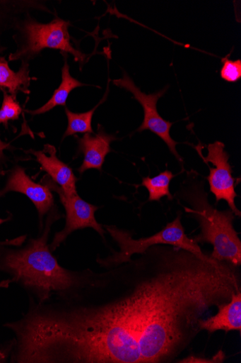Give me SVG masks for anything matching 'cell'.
Wrapping results in <instances>:
<instances>
[{
	"instance_id": "cell-1",
	"label": "cell",
	"mask_w": 241,
	"mask_h": 363,
	"mask_svg": "<svg viewBox=\"0 0 241 363\" xmlns=\"http://www.w3.org/2000/svg\"><path fill=\"white\" fill-rule=\"evenodd\" d=\"M118 267L82 279L77 305L53 319L69 361L175 362L201 332L199 320L241 291L238 267L175 246Z\"/></svg>"
},
{
	"instance_id": "cell-2",
	"label": "cell",
	"mask_w": 241,
	"mask_h": 363,
	"mask_svg": "<svg viewBox=\"0 0 241 363\" xmlns=\"http://www.w3.org/2000/svg\"><path fill=\"white\" fill-rule=\"evenodd\" d=\"M174 198L185 203L181 204L185 213L199 224L200 233L193 240L198 245H211L213 247L211 257L240 267L241 241L233 225L235 216L230 209L221 211L210 203L208 194L204 190V182L197 173H187Z\"/></svg>"
},
{
	"instance_id": "cell-3",
	"label": "cell",
	"mask_w": 241,
	"mask_h": 363,
	"mask_svg": "<svg viewBox=\"0 0 241 363\" xmlns=\"http://www.w3.org/2000/svg\"><path fill=\"white\" fill-rule=\"evenodd\" d=\"M53 220L49 219L44 235L32 240L23 250L12 251L5 258V266L25 286L40 289L47 293L65 291L77 286L80 279L61 267L47 245Z\"/></svg>"
},
{
	"instance_id": "cell-4",
	"label": "cell",
	"mask_w": 241,
	"mask_h": 363,
	"mask_svg": "<svg viewBox=\"0 0 241 363\" xmlns=\"http://www.w3.org/2000/svg\"><path fill=\"white\" fill-rule=\"evenodd\" d=\"M71 23L56 17L48 23L38 22L28 13L15 24L13 40L17 48L9 55L10 61L28 62L38 57L45 49L71 54L81 67L88 61V55L75 48L74 39L69 33Z\"/></svg>"
},
{
	"instance_id": "cell-5",
	"label": "cell",
	"mask_w": 241,
	"mask_h": 363,
	"mask_svg": "<svg viewBox=\"0 0 241 363\" xmlns=\"http://www.w3.org/2000/svg\"><path fill=\"white\" fill-rule=\"evenodd\" d=\"M181 212L172 222L167 223L159 233L149 238L134 240L126 230L113 225H105L113 240L117 243L119 251L114 252L112 255L106 259H98L100 266L105 268H114L122 264L131 261L135 254L141 255L150 247L166 245L175 246L188 250L194 255L206 257L208 255L204 253L199 245L186 235L185 229L182 223Z\"/></svg>"
},
{
	"instance_id": "cell-6",
	"label": "cell",
	"mask_w": 241,
	"mask_h": 363,
	"mask_svg": "<svg viewBox=\"0 0 241 363\" xmlns=\"http://www.w3.org/2000/svg\"><path fill=\"white\" fill-rule=\"evenodd\" d=\"M51 190L58 193L60 201L66 211V224L61 232L56 234L54 241L51 245V249L55 250L75 230L91 228L102 238H105V230L99 224L95 213L99 209L98 207L90 204L82 199L78 194L67 195L61 189L54 183L48 176L42 180Z\"/></svg>"
},
{
	"instance_id": "cell-7",
	"label": "cell",
	"mask_w": 241,
	"mask_h": 363,
	"mask_svg": "<svg viewBox=\"0 0 241 363\" xmlns=\"http://www.w3.org/2000/svg\"><path fill=\"white\" fill-rule=\"evenodd\" d=\"M225 145L221 142H216L206 146L208 155L204 157L199 153L206 164L212 163L213 168L208 164L210 174L208 179L211 191L215 195L216 203L221 201L227 202L230 210L235 217H240V211L235 206V198L237 194L235 187L240 182V179L233 177V169L228 160L230 156L225 150Z\"/></svg>"
},
{
	"instance_id": "cell-8",
	"label": "cell",
	"mask_w": 241,
	"mask_h": 363,
	"mask_svg": "<svg viewBox=\"0 0 241 363\" xmlns=\"http://www.w3.org/2000/svg\"><path fill=\"white\" fill-rule=\"evenodd\" d=\"M113 82L114 85L131 92L135 100L142 106L144 110V120L137 131L142 132L146 130L152 131L166 144L170 152L182 162L183 160L177 150L179 143L172 139L170 135V128L174 123L164 120L157 110L159 99L165 94L167 86L158 92L147 94L136 86L125 72L122 79L114 80Z\"/></svg>"
},
{
	"instance_id": "cell-9",
	"label": "cell",
	"mask_w": 241,
	"mask_h": 363,
	"mask_svg": "<svg viewBox=\"0 0 241 363\" xmlns=\"http://www.w3.org/2000/svg\"><path fill=\"white\" fill-rule=\"evenodd\" d=\"M16 191L27 196L37 208L41 221L54 206V196L51 189L45 184H37L31 180L25 170L16 167L9 176L6 186L0 191V196Z\"/></svg>"
},
{
	"instance_id": "cell-10",
	"label": "cell",
	"mask_w": 241,
	"mask_h": 363,
	"mask_svg": "<svg viewBox=\"0 0 241 363\" xmlns=\"http://www.w3.org/2000/svg\"><path fill=\"white\" fill-rule=\"evenodd\" d=\"M78 140V153L83 155V162L78 169L81 174L90 169L102 172L107 155L112 152L111 144L117 140L107 133L100 124L98 125L97 134H85L83 138L76 135Z\"/></svg>"
},
{
	"instance_id": "cell-11",
	"label": "cell",
	"mask_w": 241,
	"mask_h": 363,
	"mask_svg": "<svg viewBox=\"0 0 241 363\" xmlns=\"http://www.w3.org/2000/svg\"><path fill=\"white\" fill-rule=\"evenodd\" d=\"M35 156L41 164L42 171L56 183L67 195L78 194L76 184L78 179L73 169L57 156V150L51 145H45L44 151L30 150L26 151Z\"/></svg>"
},
{
	"instance_id": "cell-12",
	"label": "cell",
	"mask_w": 241,
	"mask_h": 363,
	"mask_svg": "<svg viewBox=\"0 0 241 363\" xmlns=\"http://www.w3.org/2000/svg\"><path fill=\"white\" fill-rule=\"evenodd\" d=\"M217 314L206 319L199 320L201 331L211 334L218 331L241 332V291L233 294L228 303L220 305L217 308Z\"/></svg>"
},
{
	"instance_id": "cell-13",
	"label": "cell",
	"mask_w": 241,
	"mask_h": 363,
	"mask_svg": "<svg viewBox=\"0 0 241 363\" xmlns=\"http://www.w3.org/2000/svg\"><path fill=\"white\" fill-rule=\"evenodd\" d=\"M36 79L30 77L29 62H21L20 68L16 72L10 68L6 57H0V89L6 90L17 100L19 92L30 94V81Z\"/></svg>"
},
{
	"instance_id": "cell-14",
	"label": "cell",
	"mask_w": 241,
	"mask_h": 363,
	"mask_svg": "<svg viewBox=\"0 0 241 363\" xmlns=\"http://www.w3.org/2000/svg\"><path fill=\"white\" fill-rule=\"evenodd\" d=\"M64 65L61 69V82L59 87L54 91L50 100L42 107L35 111H27L30 115L37 116L47 113L57 106L66 107L69 95L76 88L88 86L74 77L70 73V65L68 63V55L62 53Z\"/></svg>"
},
{
	"instance_id": "cell-15",
	"label": "cell",
	"mask_w": 241,
	"mask_h": 363,
	"mask_svg": "<svg viewBox=\"0 0 241 363\" xmlns=\"http://www.w3.org/2000/svg\"><path fill=\"white\" fill-rule=\"evenodd\" d=\"M42 2L38 1H0V38L4 33L13 29L16 22L25 13H28L30 10L38 9L52 13L47 8L42 6ZM6 48L2 47L0 40V53Z\"/></svg>"
},
{
	"instance_id": "cell-16",
	"label": "cell",
	"mask_w": 241,
	"mask_h": 363,
	"mask_svg": "<svg viewBox=\"0 0 241 363\" xmlns=\"http://www.w3.org/2000/svg\"><path fill=\"white\" fill-rule=\"evenodd\" d=\"M110 84L107 85V90L100 103L92 110L78 113H74L65 107V113L68 120V125L63 135V140L67 137L74 136L77 134H94L92 128L93 116L95 110L103 103H105L110 91Z\"/></svg>"
},
{
	"instance_id": "cell-17",
	"label": "cell",
	"mask_w": 241,
	"mask_h": 363,
	"mask_svg": "<svg viewBox=\"0 0 241 363\" xmlns=\"http://www.w3.org/2000/svg\"><path fill=\"white\" fill-rule=\"evenodd\" d=\"M175 177L173 173L166 170L151 178H143L140 186H144L149 192L148 201L159 202L161 198L167 196L170 201L174 200V196L170 191V183Z\"/></svg>"
},
{
	"instance_id": "cell-18",
	"label": "cell",
	"mask_w": 241,
	"mask_h": 363,
	"mask_svg": "<svg viewBox=\"0 0 241 363\" xmlns=\"http://www.w3.org/2000/svg\"><path fill=\"white\" fill-rule=\"evenodd\" d=\"M2 91L4 92V101L1 108H0V125L4 124L8 128L9 121L19 119L23 109L16 99L6 90H2Z\"/></svg>"
},
{
	"instance_id": "cell-19",
	"label": "cell",
	"mask_w": 241,
	"mask_h": 363,
	"mask_svg": "<svg viewBox=\"0 0 241 363\" xmlns=\"http://www.w3.org/2000/svg\"><path fill=\"white\" fill-rule=\"evenodd\" d=\"M228 57L222 59L223 63L221 70V78L230 83H235L241 79V60H231Z\"/></svg>"
},
{
	"instance_id": "cell-20",
	"label": "cell",
	"mask_w": 241,
	"mask_h": 363,
	"mask_svg": "<svg viewBox=\"0 0 241 363\" xmlns=\"http://www.w3.org/2000/svg\"><path fill=\"white\" fill-rule=\"evenodd\" d=\"M225 359V354L223 351H219L213 358H205L190 355L186 358L177 360L180 363H222Z\"/></svg>"
},
{
	"instance_id": "cell-21",
	"label": "cell",
	"mask_w": 241,
	"mask_h": 363,
	"mask_svg": "<svg viewBox=\"0 0 241 363\" xmlns=\"http://www.w3.org/2000/svg\"><path fill=\"white\" fill-rule=\"evenodd\" d=\"M11 147L9 144L4 143L0 139V161L5 160L4 151L10 150Z\"/></svg>"
},
{
	"instance_id": "cell-22",
	"label": "cell",
	"mask_w": 241,
	"mask_h": 363,
	"mask_svg": "<svg viewBox=\"0 0 241 363\" xmlns=\"http://www.w3.org/2000/svg\"><path fill=\"white\" fill-rule=\"evenodd\" d=\"M10 282V280H7L0 283V288L8 287L9 286Z\"/></svg>"
},
{
	"instance_id": "cell-23",
	"label": "cell",
	"mask_w": 241,
	"mask_h": 363,
	"mask_svg": "<svg viewBox=\"0 0 241 363\" xmlns=\"http://www.w3.org/2000/svg\"><path fill=\"white\" fill-rule=\"evenodd\" d=\"M6 221H7V220H4V219L0 218V225H2L3 223H4Z\"/></svg>"
}]
</instances>
